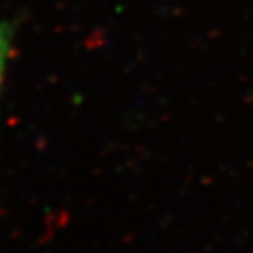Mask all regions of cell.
<instances>
[{
    "label": "cell",
    "instance_id": "obj_1",
    "mask_svg": "<svg viewBox=\"0 0 253 253\" xmlns=\"http://www.w3.org/2000/svg\"><path fill=\"white\" fill-rule=\"evenodd\" d=\"M10 44H12V33H10V28L3 22H0V89H2L5 68H7Z\"/></svg>",
    "mask_w": 253,
    "mask_h": 253
}]
</instances>
